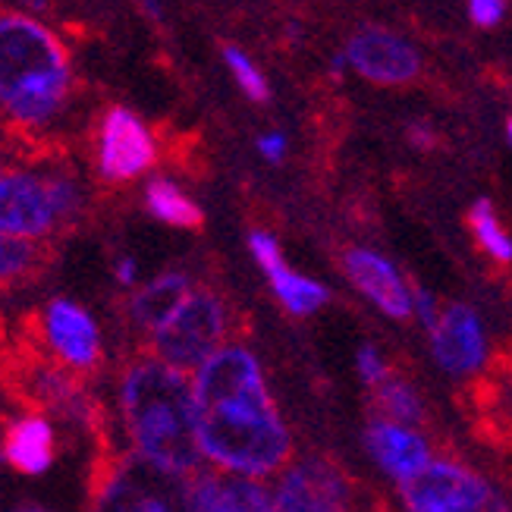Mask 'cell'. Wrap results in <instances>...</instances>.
Returning a JSON list of instances; mask_svg holds the SVG:
<instances>
[{"label": "cell", "mask_w": 512, "mask_h": 512, "mask_svg": "<svg viewBox=\"0 0 512 512\" xmlns=\"http://www.w3.org/2000/svg\"><path fill=\"white\" fill-rule=\"evenodd\" d=\"M202 456L214 469L267 478L293 459V434L267 390L255 352L227 343L192 371Z\"/></svg>", "instance_id": "cell-1"}, {"label": "cell", "mask_w": 512, "mask_h": 512, "mask_svg": "<svg viewBox=\"0 0 512 512\" xmlns=\"http://www.w3.org/2000/svg\"><path fill=\"white\" fill-rule=\"evenodd\" d=\"M76 66L48 19L0 7V126L19 142H48L76 104Z\"/></svg>", "instance_id": "cell-2"}, {"label": "cell", "mask_w": 512, "mask_h": 512, "mask_svg": "<svg viewBox=\"0 0 512 512\" xmlns=\"http://www.w3.org/2000/svg\"><path fill=\"white\" fill-rule=\"evenodd\" d=\"M117 403L132 450L173 472H202L192 374L142 352L123 365Z\"/></svg>", "instance_id": "cell-3"}, {"label": "cell", "mask_w": 512, "mask_h": 512, "mask_svg": "<svg viewBox=\"0 0 512 512\" xmlns=\"http://www.w3.org/2000/svg\"><path fill=\"white\" fill-rule=\"evenodd\" d=\"M88 189L76 164L48 151L13 158L0 170V233L48 242L85 214Z\"/></svg>", "instance_id": "cell-4"}, {"label": "cell", "mask_w": 512, "mask_h": 512, "mask_svg": "<svg viewBox=\"0 0 512 512\" xmlns=\"http://www.w3.org/2000/svg\"><path fill=\"white\" fill-rule=\"evenodd\" d=\"M88 512H198L192 475L136 450H107L88 484Z\"/></svg>", "instance_id": "cell-5"}, {"label": "cell", "mask_w": 512, "mask_h": 512, "mask_svg": "<svg viewBox=\"0 0 512 512\" xmlns=\"http://www.w3.org/2000/svg\"><path fill=\"white\" fill-rule=\"evenodd\" d=\"M233 330V315L227 299L208 286H195L183 299V305L173 315L148 333V349L161 362L180 368V371H198L217 349L227 346V337Z\"/></svg>", "instance_id": "cell-6"}, {"label": "cell", "mask_w": 512, "mask_h": 512, "mask_svg": "<svg viewBox=\"0 0 512 512\" xmlns=\"http://www.w3.org/2000/svg\"><path fill=\"white\" fill-rule=\"evenodd\" d=\"M161 164V139L154 126L126 104L104 107L92 132V170L104 186L148 180Z\"/></svg>", "instance_id": "cell-7"}, {"label": "cell", "mask_w": 512, "mask_h": 512, "mask_svg": "<svg viewBox=\"0 0 512 512\" xmlns=\"http://www.w3.org/2000/svg\"><path fill=\"white\" fill-rule=\"evenodd\" d=\"M399 497L406 512H506L491 484L456 459H431L399 484Z\"/></svg>", "instance_id": "cell-8"}, {"label": "cell", "mask_w": 512, "mask_h": 512, "mask_svg": "<svg viewBox=\"0 0 512 512\" xmlns=\"http://www.w3.org/2000/svg\"><path fill=\"white\" fill-rule=\"evenodd\" d=\"M41 352L73 374L95 371L104 359V343L95 318L73 299H51L32 324Z\"/></svg>", "instance_id": "cell-9"}, {"label": "cell", "mask_w": 512, "mask_h": 512, "mask_svg": "<svg viewBox=\"0 0 512 512\" xmlns=\"http://www.w3.org/2000/svg\"><path fill=\"white\" fill-rule=\"evenodd\" d=\"M274 512H355V487L337 462L305 456L289 462L274 484Z\"/></svg>", "instance_id": "cell-10"}, {"label": "cell", "mask_w": 512, "mask_h": 512, "mask_svg": "<svg viewBox=\"0 0 512 512\" xmlns=\"http://www.w3.org/2000/svg\"><path fill=\"white\" fill-rule=\"evenodd\" d=\"M343 54L349 60L352 76H359L381 88L409 85L425 70L418 44L409 41L403 32H393L384 26H362L349 35L343 44Z\"/></svg>", "instance_id": "cell-11"}, {"label": "cell", "mask_w": 512, "mask_h": 512, "mask_svg": "<svg viewBox=\"0 0 512 512\" xmlns=\"http://www.w3.org/2000/svg\"><path fill=\"white\" fill-rule=\"evenodd\" d=\"M249 252L255 258V264L264 271L267 283H271V293L280 299V305L296 318H308L315 315L318 308L327 305L330 299V289L318 280H311L293 267L286 264L283 249L274 233L267 230H252L249 233Z\"/></svg>", "instance_id": "cell-12"}, {"label": "cell", "mask_w": 512, "mask_h": 512, "mask_svg": "<svg viewBox=\"0 0 512 512\" xmlns=\"http://www.w3.org/2000/svg\"><path fill=\"white\" fill-rule=\"evenodd\" d=\"M343 271L349 283L359 289L365 299H371L384 315L406 321L412 315V283L399 274V267L374 249H346Z\"/></svg>", "instance_id": "cell-13"}, {"label": "cell", "mask_w": 512, "mask_h": 512, "mask_svg": "<svg viewBox=\"0 0 512 512\" xmlns=\"http://www.w3.org/2000/svg\"><path fill=\"white\" fill-rule=\"evenodd\" d=\"M431 349L437 365L447 374H475L487 362V340L475 311L469 305L443 308L437 327L431 330Z\"/></svg>", "instance_id": "cell-14"}, {"label": "cell", "mask_w": 512, "mask_h": 512, "mask_svg": "<svg viewBox=\"0 0 512 512\" xmlns=\"http://www.w3.org/2000/svg\"><path fill=\"white\" fill-rule=\"evenodd\" d=\"M192 487L198 512H274V494L261 478L202 469L192 475Z\"/></svg>", "instance_id": "cell-15"}, {"label": "cell", "mask_w": 512, "mask_h": 512, "mask_svg": "<svg viewBox=\"0 0 512 512\" xmlns=\"http://www.w3.org/2000/svg\"><path fill=\"white\" fill-rule=\"evenodd\" d=\"M365 450L381 469L399 484L415 478L431 462V447L415 428L393 425V421L374 418L365 431Z\"/></svg>", "instance_id": "cell-16"}, {"label": "cell", "mask_w": 512, "mask_h": 512, "mask_svg": "<svg viewBox=\"0 0 512 512\" xmlns=\"http://www.w3.org/2000/svg\"><path fill=\"white\" fill-rule=\"evenodd\" d=\"M57 456L54 425L41 412L22 415L4 431V459L19 475H44Z\"/></svg>", "instance_id": "cell-17"}, {"label": "cell", "mask_w": 512, "mask_h": 512, "mask_svg": "<svg viewBox=\"0 0 512 512\" xmlns=\"http://www.w3.org/2000/svg\"><path fill=\"white\" fill-rule=\"evenodd\" d=\"M192 289L195 286L186 271H164L145 286L132 289L126 299V321L142 333H154L183 305Z\"/></svg>", "instance_id": "cell-18"}, {"label": "cell", "mask_w": 512, "mask_h": 512, "mask_svg": "<svg viewBox=\"0 0 512 512\" xmlns=\"http://www.w3.org/2000/svg\"><path fill=\"white\" fill-rule=\"evenodd\" d=\"M145 211L173 230H198L205 224V211L195 198L167 173H151L142 186Z\"/></svg>", "instance_id": "cell-19"}, {"label": "cell", "mask_w": 512, "mask_h": 512, "mask_svg": "<svg viewBox=\"0 0 512 512\" xmlns=\"http://www.w3.org/2000/svg\"><path fill=\"white\" fill-rule=\"evenodd\" d=\"M368 393H371L374 418H384V421L406 425V428H425L428 425L425 399H421V393L409 381L396 377L393 371L377 387H368Z\"/></svg>", "instance_id": "cell-20"}, {"label": "cell", "mask_w": 512, "mask_h": 512, "mask_svg": "<svg viewBox=\"0 0 512 512\" xmlns=\"http://www.w3.org/2000/svg\"><path fill=\"white\" fill-rule=\"evenodd\" d=\"M469 230L478 242V249L487 258L497 264H512V236L506 233L491 198H478V202L469 208Z\"/></svg>", "instance_id": "cell-21"}, {"label": "cell", "mask_w": 512, "mask_h": 512, "mask_svg": "<svg viewBox=\"0 0 512 512\" xmlns=\"http://www.w3.org/2000/svg\"><path fill=\"white\" fill-rule=\"evenodd\" d=\"M41 264H44L41 242L0 233V289L29 280Z\"/></svg>", "instance_id": "cell-22"}, {"label": "cell", "mask_w": 512, "mask_h": 512, "mask_svg": "<svg viewBox=\"0 0 512 512\" xmlns=\"http://www.w3.org/2000/svg\"><path fill=\"white\" fill-rule=\"evenodd\" d=\"M220 57H224V66H227V73L233 76L236 88L252 104H267V101H271V82H267L264 70L252 60V54L242 51L239 44H224Z\"/></svg>", "instance_id": "cell-23"}, {"label": "cell", "mask_w": 512, "mask_h": 512, "mask_svg": "<svg viewBox=\"0 0 512 512\" xmlns=\"http://www.w3.org/2000/svg\"><path fill=\"white\" fill-rule=\"evenodd\" d=\"M472 26L478 29H497L509 13V0H465Z\"/></svg>", "instance_id": "cell-24"}, {"label": "cell", "mask_w": 512, "mask_h": 512, "mask_svg": "<svg viewBox=\"0 0 512 512\" xmlns=\"http://www.w3.org/2000/svg\"><path fill=\"white\" fill-rule=\"evenodd\" d=\"M255 151L261 154V161L267 164H283L289 154V136L283 129H267L255 139Z\"/></svg>", "instance_id": "cell-25"}, {"label": "cell", "mask_w": 512, "mask_h": 512, "mask_svg": "<svg viewBox=\"0 0 512 512\" xmlns=\"http://www.w3.org/2000/svg\"><path fill=\"white\" fill-rule=\"evenodd\" d=\"M412 315H418V321L428 330H434L440 321V302L431 296V289H425L421 283H412Z\"/></svg>", "instance_id": "cell-26"}, {"label": "cell", "mask_w": 512, "mask_h": 512, "mask_svg": "<svg viewBox=\"0 0 512 512\" xmlns=\"http://www.w3.org/2000/svg\"><path fill=\"white\" fill-rule=\"evenodd\" d=\"M359 374H362L365 387H377L390 374L387 362L381 359V352H377L374 346H362L359 349Z\"/></svg>", "instance_id": "cell-27"}, {"label": "cell", "mask_w": 512, "mask_h": 512, "mask_svg": "<svg viewBox=\"0 0 512 512\" xmlns=\"http://www.w3.org/2000/svg\"><path fill=\"white\" fill-rule=\"evenodd\" d=\"M406 139L418 151H431V148H437V129L431 123H425V120H412L406 126Z\"/></svg>", "instance_id": "cell-28"}, {"label": "cell", "mask_w": 512, "mask_h": 512, "mask_svg": "<svg viewBox=\"0 0 512 512\" xmlns=\"http://www.w3.org/2000/svg\"><path fill=\"white\" fill-rule=\"evenodd\" d=\"M114 277L123 289H136L139 286V261L132 255H120L114 261Z\"/></svg>", "instance_id": "cell-29"}, {"label": "cell", "mask_w": 512, "mask_h": 512, "mask_svg": "<svg viewBox=\"0 0 512 512\" xmlns=\"http://www.w3.org/2000/svg\"><path fill=\"white\" fill-rule=\"evenodd\" d=\"M327 73H330V79H346V76H352L349 60H346L343 51H333V54H330V60H327Z\"/></svg>", "instance_id": "cell-30"}, {"label": "cell", "mask_w": 512, "mask_h": 512, "mask_svg": "<svg viewBox=\"0 0 512 512\" xmlns=\"http://www.w3.org/2000/svg\"><path fill=\"white\" fill-rule=\"evenodd\" d=\"M139 7H142V13H145L151 22H164V7H161V0H139Z\"/></svg>", "instance_id": "cell-31"}, {"label": "cell", "mask_w": 512, "mask_h": 512, "mask_svg": "<svg viewBox=\"0 0 512 512\" xmlns=\"http://www.w3.org/2000/svg\"><path fill=\"white\" fill-rule=\"evenodd\" d=\"M19 10H26V13H32V16H48V10H51V0H22V7Z\"/></svg>", "instance_id": "cell-32"}, {"label": "cell", "mask_w": 512, "mask_h": 512, "mask_svg": "<svg viewBox=\"0 0 512 512\" xmlns=\"http://www.w3.org/2000/svg\"><path fill=\"white\" fill-rule=\"evenodd\" d=\"M10 136H7V129L4 126H0V170H4L7 167V161L13 158V154H10Z\"/></svg>", "instance_id": "cell-33"}, {"label": "cell", "mask_w": 512, "mask_h": 512, "mask_svg": "<svg viewBox=\"0 0 512 512\" xmlns=\"http://www.w3.org/2000/svg\"><path fill=\"white\" fill-rule=\"evenodd\" d=\"M4 431H7V428H0V469L7 465V459H4Z\"/></svg>", "instance_id": "cell-34"}, {"label": "cell", "mask_w": 512, "mask_h": 512, "mask_svg": "<svg viewBox=\"0 0 512 512\" xmlns=\"http://www.w3.org/2000/svg\"><path fill=\"white\" fill-rule=\"evenodd\" d=\"M10 512H48V509H38V506H22V509H10Z\"/></svg>", "instance_id": "cell-35"}, {"label": "cell", "mask_w": 512, "mask_h": 512, "mask_svg": "<svg viewBox=\"0 0 512 512\" xmlns=\"http://www.w3.org/2000/svg\"><path fill=\"white\" fill-rule=\"evenodd\" d=\"M506 142H509V145H512V117H509V120H506Z\"/></svg>", "instance_id": "cell-36"}, {"label": "cell", "mask_w": 512, "mask_h": 512, "mask_svg": "<svg viewBox=\"0 0 512 512\" xmlns=\"http://www.w3.org/2000/svg\"><path fill=\"white\" fill-rule=\"evenodd\" d=\"M509 365H512V349H509Z\"/></svg>", "instance_id": "cell-37"}]
</instances>
